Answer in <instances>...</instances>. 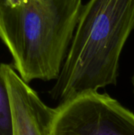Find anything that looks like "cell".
<instances>
[{
	"label": "cell",
	"mask_w": 134,
	"mask_h": 135,
	"mask_svg": "<svg viewBox=\"0 0 134 135\" xmlns=\"http://www.w3.org/2000/svg\"><path fill=\"white\" fill-rule=\"evenodd\" d=\"M0 135H13L12 112L8 90L0 72Z\"/></svg>",
	"instance_id": "277c9868"
},
{
	"label": "cell",
	"mask_w": 134,
	"mask_h": 135,
	"mask_svg": "<svg viewBox=\"0 0 134 135\" xmlns=\"http://www.w3.org/2000/svg\"><path fill=\"white\" fill-rule=\"evenodd\" d=\"M134 31V0H88L50 93L65 102L115 85L123 47Z\"/></svg>",
	"instance_id": "6da1fadb"
},
{
	"label": "cell",
	"mask_w": 134,
	"mask_h": 135,
	"mask_svg": "<svg viewBox=\"0 0 134 135\" xmlns=\"http://www.w3.org/2000/svg\"><path fill=\"white\" fill-rule=\"evenodd\" d=\"M52 135H134V113L107 93H86L55 108Z\"/></svg>",
	"instance_id": "7a4b0ae2"
},
{
	"label": "cell",
	"mask_w": 134,
	"mask_h": 135,
	"mask_svg": "<svg viewBox=\"0 0 134 135\" xmlns=\"http://www.w3.org/2000/svg\"><path fill=\"white\" fill-rule=\"evenodd\" d=\"M132 81H133V92H134V74L133 76V79H132Z\"/></svg>",
	"instance_id": "5b68a950"
},
{
	"label": "cell",
	"mask_w": 134,
	"mask_h": 135,
	"mask_svg": "<svg viewBox=\"0 0 134 135\" xmlns=\"http://www.w3.org/2000/svg\"><path fill=\"white\" fill-rule=\"evenodd\" d=\"M0 72L9 97L13 135H52L55 108L45 104L11 65L1 63Z\"/></svg>",
	"instance_id": "3957f363"
}]
</instances>
